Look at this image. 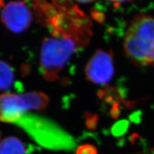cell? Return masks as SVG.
Listing matches in <instances>:
<instances>
[{
    "label": "cell",
    "instance_id": "obj_1",
    "mask_svg": "<svg viewBox=\"0 0 154 154\" xmlns=\"http://www.w3.org/2000/svg\"><path fill=\"white\" fill-rule=\"evenodd\" d=\"M14 125L48 150L69 152L76 146L75 139L69 133L52 119L42 116L26 112Z\"/></svg>",
    "mask_w": 154,
    "mask_h": 154
},
{
    "label": "cell",
    "instance_id": "obj_4",
    "mask_svg": "<svg viewBox=\"0 0 154 154\" xmlns=\"http://www.w3.org/2000/svg\"><path fill=\"white\" fill-rule=\"evenodd\" d=\"M49 101L46 94L38 91L20 95L2 94L0 95V121L14 124L28 110L45 109Z\"/></svg>",
    "mask_w": 154,
    "mask_h": 154
},
{
    "label": "cell",
    "instance_id": "obj_8",
    "mask_svg": "<svg viewBox=\"0 0 154 154\" xmlns=\"http://www.w3.org/2000/svg\"><path fill=\"white\" fill-rule=\"evenodd\" d=\"M34 148L14 136L0 141V154H30Z\"/></svg>",
    "mask_w": 154,
    "mask_h": 154
},
{
    "label": "cell",
    "instance_id": "obj_6",
    "mask_svg": "<svg viewBox=\"0 0 154 154\" xmlns=\"http://www.w3.org/2000/svg\"><path fill=\"white\" fill-rule=\"evenodd\" d=\"M0 16L3 25L14 33L26 30L32 21V13L24 1L8 3L3 7Z\"/></svg>",
    "mask_w": 154,
    "mask_h": 154
},
{
    "label": "cell",
    "instance_id": "obj_9",
    "mask_svg": "<svg viewBox=\"0 0 154 154\" xmlns=\"http://www.w3.org/2000/svg\"><path fill=\"white\" fill-rule=\"evenodd\" d=\"M15 78L14 69L11 65L0 60V91H8L14 87L16 88Z\"/></svg>",
    "mask_w": 154,
    "mask_h": 154
},
{
    "label": "cell",
    "instance_id": "obj_13",
    "mask_svg": "<svg viewBox=\"0 0 154 154\" xmlns=\"http://www.w3.org/2000/svg\"><path fill=\"white\" fill-rule=\"evenodd\" d=\"M76 1L82 3H89L94 2L96 1V0H76Z\"/></svg>",
    "mask_w": 154,
    "mask_h": 154
},
{
    "label": "cell",
    "instance_id": "obj_11",
    "mask_svg": "<svg viewBox=\"0 0 154 154\" xmlns=\"http://www.w3.org/2000/svg\"><path fill=\"white\" fill-rule=\"evenodd\" d=\"M76 154H98V150L92 144H85L77 148Z\"/></svg>",
    "mask_w": 154,
    "mask_h": 154
},
{
    "label": "cell",
    "instance_id": "obj_14",
    "mask_svg": "<svg viewBox=\"0 0 154 154\" xmlns=\"http://www.w3.org/2000/svg\"><path fill=\"white\" fill-rule=\"evenodd\" d=\"M4 7V2L3 0H0V8Z\"/></svg>",
    "mask_w": 154,
    "mask_h": 154
},
{
    "label": "cell",
    "instance_id": "obj_5",
    "mask_svg": "<svg viewBox=\"0 0 154 154\" xmlns=\"http://www.w3.org/2000/svg\"><path fill=\"white\" fill-rule=\"evenodd\" d=\"M114 73L112 52L98 50L91 57L85 68L87 79L98 85H105L112 79Z\"/></svg>",
    "mask_w": 154,
    "mask_h": 154
},
{
    "label": "cell",
    "instance_id": "obj_10",
    "mask_svg": "<svg viewBox=\"0 0 154 154\" xmlns=\"http://www.w3.org/2000/svg\"><path fill=\"white\" fill-rule=\"evenodd\" d=\"M60 11H65L74 6L73 0H50Z\"/></svg>",
    "mask_w": 154,
    "mask_h": 154
},
{
    "label": "cell",
    "instance_id": "obj_3",
    "mask_svg": "<svg viewBox=\"0 0 154 154\" xmlns=\"http://www.w3.org/2000/svg\"><path fill=\"white\" fill-rule=\"evenodd\" d=\"M84 48L75 38L62 36H49L42 40L39 69L48 82L59 79V74L75 52Z\"/></svg>",
    "mask_w": 154,
    "mask_h": 154
},
{
    "label": "cell",
    "instance_id": "obj_12",
    "mask_svg": "<svg viewBox=\"0 0 154 154\" xmlns=\"http://www.w3.org/2000/svg\"><path fill=\"white\" fill-rule=\"evenodd\" d=\"M107 1L112 3L114 5H119L126 2H128L130 1H131V0H107Z\"/></svg>",
    "mask_w": 154,
    "mask_h": 154
},
{
    "label": "cell",
    "instance_id": "obj_2",
    "mask_svg": "<svg viewBox=\"0 0 154 154\" xmlns=\"http://www.w3.org/2000/svg\"><path fill=\"white\" fill-rule=\"evenodd\" d=\"M123 47L135 64L154 66V17L146 14L134 17L125 33Z\"/></svg>",
    "mask_w": 154,
    "mask_h": 154
},
{
    "label": "cell",
    "instance_id": "obj_7",
    "mask_svg": "<svg viewBox=\"0 0 154 154\" xmlns=\"http://www.w3.org/2000/svg\"><path fill=\"white\" fill-rule=\"evenodd\" d=\"M33 12L38 23L47 28L54 23L60 11L50 0H30Z\"/></svg>",
    "mask_w": 154,
    "mask_h": 154
}]
</instances>
